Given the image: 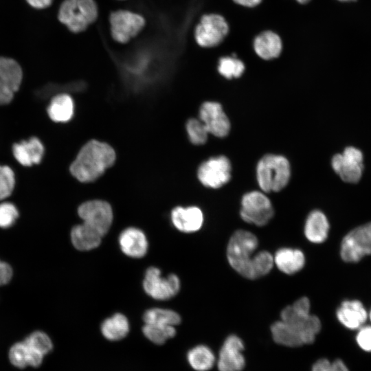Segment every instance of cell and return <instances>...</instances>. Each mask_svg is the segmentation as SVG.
Segmentation results:
<instances>
[{
    "mask_svg": "<svg viewBox=\"0 0 371 371\" xmlns=\"http://www.w3.org/2000/svg\"><path fill=\"white\" fill-rule=\"evenodd\" d=\"M180 280L175 274L161 277V271L157 267H149L143 282L145 292L156 300L170 299L177 294L180 289Z\"/></svg>",
    "mask_w": 371,
    "mask_h": 371,
    "instance_id": "10",
    "label": "cell"
},
{
    "mask_svg": "<svg viewBox=\"0 0 371 371\" xmlns=\"http://www.w3.org/2000/svg\"><path fill=\"white\" fill-rule=\"evenodd\" d=\"M24 341L34 351L45 356L49 353L53 344L49 337L42 331H35L27 337Z\"/></svg>",
    "mask_w": 371,
    "mask_h": 371,
    "instance_id": "34",
    "label": "cell"
},
{
    "mask_svg": "<svg viewBox=\"0 0 371 371\" xmlns=\"http://www.w3.org/2000/svg\"><path fill=\"white\" fill-rule=\"evenodd\" d=\"M12 277V267L8 263L0 260V286L8 283Z\"/></svg>",
    "mask_w": 371,
    "mask_h": 371,
    "instance_id": "40",
    "label": "cell"
},
{
    "mask_svg": "<svg viewBox=\"0 0 371 371\" xmlns=\"http://www.w3.org/2000/svg\"><path fill=\"white\" fill-rule=\"evenodd\" d=\"M78 212L83 223L97 230L103 236L108 232L112 224V208L106 201H87L78 207Z\"/></svg>",
    "mask_w": 371,
    "mask_h": 371,
    "instance_id": "12",
    "label": "cell"
},
{
    "mask_svg": "<svg viewBox=\"0 0 371 371\" xmlns=\"http://www.w3.org/2000/svg\"><path fill=\"white\" fill-rule=\"evenodd\" d=\"M336 315L339 322L351 330L359 329L368 319L367 311L359 300L344 301Z\"/></svg>",
    "mask_w": 371,
    "mask_h": 371,
    "instance_id": "18",
    "label": "cell"
},
{
    "mask_svg": "<svg viewBox=\"0 0 371 371\" xmlns=\"http://www.w3.org/2000/svg\"><path fill=\"white\" fill-rule=\"evenodd\" d=\"M14 96V92L0 80V105L10 103Z\"/></svg>",
    "mask_w": 371,
    "mask_h": 371,
    "instance_id": "41",
    "label": "cell"
},
{
    "mask_svg": "<svg viewBox=\"0 0 371 371\" xmlns=\"http://www.w3.org/2000/svg\"><path fill=\"white\" fill-rule=\"evenodd\" d=\"M333 170L345 182L356 183L363 170V155L357 148L346 147L341 153L335 155L331 160Z\"/></svg>",
    "mask_w": 371,
    "mask_h": 371,
    "instance_id": "8",
    "label": "cell"
},
{
    "mask_svg": "<svg viewBox=\"0 0 371 371\" xmlns=\"http://www.w3.org/2000/svg\"><path fill=\"white\" fill-rule=\"evenodd\" d=\"M272 337L275 342L288 347L304 345L300 335L289 325L282 320L274 322L271 326Z\"/></svg>",
    "mask_w": 371,
    "mask_h": 371,
    "instance_id": "28",
    "label": "cell"
},
{
    "mask_svg": "<svg viewBox=\"0 0 371 371\" xmlns=\"http://www.w3.org/2000/svg\"><path fill=\"white\" fill-rule=\"evenodd\" d=\"M15 179L12 170L8 166H0V200L12 194Z\"/></svg>",
    "mask_w": 371,
    "mask_h": 371,
    "instance_id": "36",
    "label": "cell"
},
{
    "mask_svg": "<svg viewBox=\"0 0 371 371\" xmlns=\"http://www.w3.org/2000/svg\"><path fill=\"white\" fill-rule=\"evenodd\" d=\"M50 119L56 122H66L71 120L74 113V102L70 95L58 93L54 95L47 107Z\"/></svg>",
    "mask_w": 371,
    "mask_h": 371,
    "instance_id": "25",
    "label": "cell"
},
{
    "mask_svg": "<svg viewBox=\"0 0 371 371\" xmlns=\"http://www.w3.org/2000/svg\"><path fill=\"white\" fill-rule=\"evenodd\" d=\"M187 359L190 366L196 371H207L215 363V356L211 349L204 345H199L187 354Z\"/></svg>",
    "mask_w": 371,
    "mask_h": 371,
    "instance_id": "29",
    "label": "cell"
},
{
    "mask_svg": "<svg viewBox=\"0 0 371 371\" xmlns=\"http://www.w3.org/2000/svg\"><path fill=\"white\" fill-rule=\"evenodd\" d=\"M359 346L366 352H371V326H361L357 335Z\"/></svg>",
    "mask_w": 371,
    "mask_h": 371,
    "instance_id": "39",
    "label": "cell"
},
{
    "mask_svg": "<svg viewBox=\"0 0 371 371\" xmlns=\"http://www.w3.org/2000/svg\"><path fill=\"white\" fill-rule=\"evenodd\" d=\"M297 2H299L300 3H307L308 1H309L310 0H296Z\"/></svg>",
    "mask_w": 371,
    "mask_h": 371,
    "instance_id": "44",
    "label": "cell"
},
{
    "mask_svg": "<svg viewBox=\"0 0 371 371\" xmlns=\"http://www.w3.org/2000/svg\"><path fill=\"white\" fill-rule=\"evenodd\" d=\"M12 152L14 158L20 164L31 166L39 164L42 160L44 146L39 139L32 137L28 140L14 144Z\"/></svg>",
    "mask_w": 371,
    "mask_h": 371,
    "instance_id": "19",
    "label": "cell"
},
{
    "mask_svg": "<svg viewBox=\"0 0 371 371\" xmlns=\"http://www.w3.org/2000/svg\"><path fill=\"white\" fill-rule=\"evenodd\" d=\"M340 255L347 262H357L371 255V222L355 228L344 236Z\"/></svg>",
    "mask_w": 371,
    "mask_h": 371,
    "instance_id": "7",
    "label": "cell"
},
{
    "mask_svg": "<svg viewBox=\"0 0 371 371\" xmlns=\"http://www.w3.org/2000/svg\"><path fill=\"white\" fill-rule=\"evenodd\" d=\"M19 216L16 206L11 203L0 204V227L8 228L12 226Z\"/></svg>",
    "mask_w": 371,
    "mask_h": 371,
    "instance_id": "37",
    "label": "cell"
},
{
    "mask_svg": "<svg viewBox=\"0 0 371 371\" xmlns=\"http://www.w3.org/2000/svg\"><path fill=\"white\" fill-rule=\"evenodd\" d=\"M129 331L128 319L122 313H115L106 319L101 325L102 335L108 340L118 341L125 337Z\"/></svg>",
    "mask_w": 371,
    "mask_h": 371,
    "instance_id": "27",
    "label": "cell"
},
{
    "mask_svg": "<svg viewBox=\"0 0 371 371\" xmlns=\"http://www.w3.org/2000/svg\"><path fill=\"white\" fill-rule=\"evenodd\" d=\"M23 72L19 64L12 58L0 57V80L14 93L19 90Z\"/></svg>",
    "mask_w": 371,
    "mask_h": 371,
    "instance_id": "26",
    "label": "cell"
},
{
    "mask_svg": "<svg viewBox=\"0 0 371 371\" xmlns=\"http://www.w3.org/2000/svg\"><path fill=\"white\" fill-rule=\"evenodd\" d=\"M98 10L94 0H65L58 11L59 21L74 33L86 30L97 19Z\"/></svg>",
    "mask_w": 371,
    "mask_h": 371,
    "instance_id": "5",
    "label": "cell"
},
{
    "mask_svg": "<svg viewBox=\"0 0 371 371\" xmlns=\"http://www.w3.org/2000/svg\"><path fill=\"white\" fill-rule=\"evenodd\" d=\"M112 37L118 43H127L144 27L145 20L139 14L128 10H117L110 15Z\"/></svg>",
    "mask_w": 371,
    "mask_h": 371,
    "instance_id": "11",
    "label": "cell"
},
{
    "mask_svg": "<svg viewBox=\"0 0 371 371\" xmlns=\"http://www.w3.org/2000/svg\"><path fill=\"white\" fill-rule=\"evenodd\" d=\"M244 70V63L234 56L222 57L218 61V71L226 78H238Z\"/></svg>",
    "mask_w": 371,
    "mask_h": 371,
    "instance_id": "33",
    "label": "cell"
},
{
    "mask_svg": "<svg viewBox=\"0 0 371 371\" xmlns=\"http://www.w3.org/2000/svg\"><path fill=\"white\" fill-rule=\"evenodd\" d=\"M103 236L85 223L74 226L71 231V240L76 249L89 251L100 245Z\"/></svg>",
    "mask_w": 371,
    "mask_h": 371,
    "instance_id": "22",
    "label": "cell"
},
{
    "mask_svg": "<svg viewBox=\"0 0 371 371\" xmlns=\"http://www.w3.org/2000/svg\"><path fill=\"white\" fill-rule=\"evenodd\" d=\"M369 317H370V321H371V310H370V311Z\"/></svg>",
    "mask_w": 371,
    "mask_h": 371,
    "instance_id": "46",
    "label": "cell"
},
{
    "mask_svg": "<svg viewBox=\"0 0 371 371\" xmlns=\"http://www.w3.org/2000/svg\"><path fill=\"white\" fill-rule=\"evenodd\" d=\"M273 265V256L270 252L262 250L254 254L252 259L254 280L267 275Z\"/></svg>",
    "mask_w": 371,
    "mask_h": 371,
    "instance_id": "32",
    "label": "cell"
},
{
    "mask_svg": "<svg viewBox=\"0 0 371 371\" xmlns=\"http://www.w3.org/2000/svg\"><path fill=\"white\" fill-rule=\"evenodd\" d=\"M291 166L288 159L279 155L262 157L256 166V179L262 192H279L288 184Z\"/></svg>",
    "mask_w": 371,
    "mask_h": 371,
    "instance_id": "4",
    "label": "cell"
},
{
    "mask_svg": "<svg viewBox=\"0 0 371 371\" xmlns=\"http://www.w3.org/2000/svg\"><path fill=\"white\" fill-rule=\"evenodd\" d=\"M312 371H348V369L340 359L331 362L326 359H321L313 364Z\"/></svg>",
    "mask_w": 371,
    "mask_h": 371,
    "instance_id": "38",
    "label": "cell"
},
{
    "mask_svg": "<svg viewBox=\"0 0 371 371\" xmlns=\"http://www.w3.org/2000/svg\"><path fill=\"white\" fill-rule=\"evenodd\" d=\"M115 153L109 144L96 140L87 142L70 166L71 175L81 182H90L101 176L115 161Z\"/></svg>",
    "mask_w": 371,
    "mask_h": 371,
    "instance_id": "1",
    "label": "cell"
},
{
    "mask_svg": "<svg viewBox=\"0 0 371 371\" xmlns=\"http://www.w3.org/2000/svg\"><path fill=\"white\" fill-rule=\"evenodd\" d=\"M329 229L330 225L326 215L322 211L315 210L306 218L304 234L308 241L319 244L326 240Z\"/></svg>",
    "mask_w": 371,
    "mask_h": 371,
    "instance_id": "21",
    "label": "cell"
},
{
    "mask_svg": "<svg viewBox=\"0 0 371 371\" xmlns=\"http://www.w3.org/2000/svg\"><path fill=\"white\" fill-rule=\"evenodd\" d=\"M142 332L148 339L158 345L163 344L176 335L174 326L157 324H145Z\"/></svg>",
    "mask_w": 371,
    "mask_h": 371,
    "instance_id": "31",
    "label": "cell"
},
{
    "mask_svg": "<svg viewBox=\"0 0 371 371\" xmlns=\"http://www.w3.org/2000/svg\"><path fill=\"white\" fill-rule=\"evenodd\" d=\"M280 36L271 31H265L258 35L254 41L256 54L264 60H271L279 56L282 51Z\"/></svg>",
    "mask_w": 371,
    "mask_h": 371,
    "instance_id": "23",
    "label": "cell"
},
{
    "mask_svg": "<svg viewBox=\"0 0 371 371\" xmlns=\"http://www.w3.org/2000/svg\"><path fill=\"white\" fill-rule=\"evenodd\" d=\"M44 356L32 349L24 341L14 344L10 349L9 359L11 363L19 368L27 366H39Z\"/></svg>",
    "mask_w": 371,
    "mask_h": 371,
    "instance_id": "24",
    "label": "cell"
},
{
    "mask_svg": "<svg viewBox=\"0 0 371 371\" xmlns=\"http://www.w3.org/2000/svg\"><path fill=\"white\" fill-rule=\"evenodd\" d=\"M274 265L282 273L293 275L301 271L305 265V256L299 249L280 248L273 256Z\"/></svg>",
    "mask_w": 371,
    "mask_h": 371,
    "instance_id": "20",
    "label": "cell"
},
{
    "mask_svg": "<svg viewBox=\"0 0 371 371\" xmlns=\"http://www.w3.org/2000/svg\"><path fill=\"white\" fill-rule=\"evenodd\" d=\"M145 324L176 326L181 322L179 315L170 309L153 308L147 310L143 316Z\"/></svg>",
    "mask_w": 371,
    "mask_h": 371,
    "instance_id": "30",
    "label": "cell"
},
{
    "mask_svg": "<svg viewBox=\"0 0 371 371\" xmlns=\"http://www.w3.org/2000/svg\"><path fill=\"white\" fill-rule=\"evenodd\" d=\"M229 26L225 19L216 14L203 15L195 28L194 38L200 46L212 47L220 44L225 38Z\"/></svg>",
    "mask_w": 371,
    "mask_h": 371,
    "instance_id": "9",
    "label": "cell"
},
{
    "mask_svg": "<svg viewBox=\"0 0 371 371\" xmlns=\"http://www.w3.org/2000/svg\"><path fill=\"white\" fill-rule=\"evenodd\" d=\"M27 3L33 8L43 9L48 7L52 2V0H26Z\"/></svg>",
    "mask_w": 371,
    "mask_h": 371,
    "instance_id": "42",
    "label": "cell"
},
{
    "mask_svg": "<svg viewBox=\"0 0 371 371\" xmlns=\"http://www.w3.org/2000/svg\"><path fill=\"white\" fill-rule=\"evenodd\" d=\"M119 243L125 255L135 258L144 256L148 247L144 233L135 227L125 229L120 235Z\"/></svg>",
    "mask_w": 371,
    "mask_h": 371,
    "instance_id": "17",
    "label": "cell"
},
{
    "mask_svg": "<svg viewBox=\"0 0 371 371\" xmlns=\"http://www.w3.org/2000/svg\"><path fill=\"white\" fill-rule=\"evenodd\" d=\"M186 129L190 142L196 145L205 143L209 133L205 125L201 120L190 119L186 124Z\"/></svg>",
    "mask_w": 371,
    "mask_h": 371,
    "instance_id": "35",
    "label": "cell"
},
{
    "mask_svg": "<svg viewBox=\"0 0 371 371\" xmlns=\"http://www.w3.org/2000/svg\"><path fill=\"white\" fill-rule=\"evenodd\" d=\"M171 219L175 227L180 232L192 233L201 228L204 216L198 207H177L172 211Z\"/></svg>",
    "mask_w": 371,
    "mask_h": 371,
    "instance_id": "16",
    "label": "cell"
},
{
    "mask_svg": "<svg viewBox=\"0 0 371 371\" xmlns=\"http://www.w3.org/2000/svg\"><path fill=\"white\" fill-rule=\"evenodd\" d=\"M244 344L235 335L228 336L225 340L218 355L217 367L219 371H241L245 365L242 351Z\"/></svg>",
    "mask_w": 371,
    "mask_h": 371,
    "instance_id": "15",
    "label": "cell"
},
{
    "mask_svg": "<svg viewBox=\"0 0 371 371\" xmlns=\"http://www.w3.org/2000/svg\"><path fill=\"white\" fill-rule=\"evenodd\" d=\"M231 164L228 158L221 155L204 161L198 169V178L207 188H219L231 179Z\"/></svg>",
    "mask_w": 371,
    "mask_h": 371,
    "instance_id": "13",
    "label": "cell"
},
{
    "mask_svg": "<svg viewBox=\"0 0 371 371\" xmlns=\"http://www.w3.org/2000/svg\"><path fill=\"white\" fill-rule=\"evenodd\" d=\"M235 3L245 7H254L258 5L262 0H233Z\"/></svg>",
    "mask_w": 371,
    "mask_h": 371,
    "instance_id": "43",
    "label": "cell"
},
{
    "mask_svg": "<svg viewBox=\"0 0 371 371\" xmlns=\"http://www.w3.org/2000/svg\"><path fill=\"white\" fill-rule=\"evenodd\" d=\"M310 308L308 298L302 297L293 304L284 307L280 313V320L300 335L304 344H312L322 327L319 317L310 313Z\"/></svg>",
    "mask_w": 371,
    "mask_h": 371,
    "instance_id": "3",
    "label": "cell"
},
{
    "mask_svg": "<svg viewBox=\"0 0 371 371\" xmlns=\"http://www.w3.org/2000/svg\"><path fill=\"white\" fill-rule=\"evenodd\" d=\"M273 215L272 203L264 192L254 190L243 195L240 216L245 222L259 227L265 226Z\"/></svg>",
    "mask_w": 371,
    "mask_h": 371,
    "instance_id": "6",
    "label": "cell"
},
{
    "mask_svg": "<svg viewBox=\"0 0 371 371\" xmlns=\"http://www.w3.org/2000/svg\"><path fill=\"white\" fill-rule=\"evenodd\" d=\"M199 116L209 133L224 137L229 133L230 122L221 104L204 102L200 108Z\"/></svg>",
    "mask_w": 371,
    "mask_h": 371,
    "instance_id": "14",
    "label": "cell"
},
{
    "mask_svg": "<svg viewBox=\"0 0 371 371\" xmlns=\"http://www.w3.org/2000/svg\"><path fill=\"white\" fill-rule=\"evenodd\" d=\"M339 1H354V0H339Z\"/></svg>",
    "mask_w": 371,
    "mask_h": 371,
    "instance_id": "45",
    "label": "cell"
},
{
    "mask_svg": "<svg viewBox=\"0 0 371 371\" xmlns=\"http://www.w3.org/2000/svg\"><path fill=\"white\" fill-rule=\"evenodd\" d=\"M258 246L256 236L244 229L235 231L228 241L227 261L234 271L247 279L254 280L252 259Z\"/></svg>",
    "mask_w": 371,
    "mask_h": 371,
    "instance_id": "2",
    "label": "cell"
}]
</instances>
